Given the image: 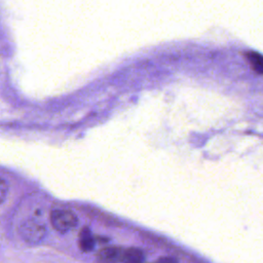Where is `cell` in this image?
I'll return each instance as SVG.
<instances>
[{
    "label": "cell",
    "instance_id": "obj_2",
    "mask_svg": "<svg viewBox=\"0 0 263 263\" xmlns=\"http://www.w3.org/2000/svg\"><path fill=\"white\" fill-rule=\"evenodd\" d=\"M20 233L26 242L38 243L44 238L46 234V228L44 224L38 220L29 219L21 225Z\"/></svg>",
    "mask_w": 263,
    "mask_h": 263
},
{
    "label": "cell",
    "instance_id": "obj_6",
    "mask_svg": "<svg viewBox=\"0 0 263 263\" xmlns=\"http://www.w3.org/2000/svg\"><path fill=\"white\" fill-rule=\"evenodd\" d=\"M246 55L253 71L256 72L258 75H261L263 72V61L261 54L256 51H249Z\"/></svg>",
    "mask_w": 263,
    "mask_h": 263
},
{
    "label": "cell",
    "instance_id": "obj_1",
    "mask_svg": "<svg viewBox=\"0 0 263 263\" xmlns=\"http://www.w3.org/2000/svg\"><path fill=\"white\" fill-rule=\"evenodd\" d=\"M50 223L57 231L66 233L77 225L78 219L77 216L68 209H54L50 213Z\"/></svg>",
    "mask_w": 263,
    "mask_h": 263
},
{
    "label": "cell",
    "instance_id": "obj_8",
    "mask_svg": "<svg viewBox=\"0 0 263 263\" xmlns=\"http://www.w3.org/2000/svg\"><path fill=\"white\" fill-rule=\"evenodd\" d=\"M154 263H178V261H177V259H175L173 257H160Z\"/></svg>",
    "mask_w": 263,
    "mask_h": 263
},
{
    "label": "cell",
    "instance_id": "obj_3",
    "mask_svg": "<svg viewBox=\"0 0 263 263\" xmlns=\"http://www.w3.org/2000/svg\"><path fill=\"white\" fill-rule=\"evenodd\" d=\"M124 249L121 247H106L96 254L98 263H120L123 259Z\"/></svg>",
    "mask_w": 263,
    "mask_h": 263
},
{
    "label": "cell",
    "instance_id": "obj_4",
    "mask_svg": "<svg viewBox=\"0 0 263 263\" xmlns=\"http://www.w3.org/2000/svg\"><path fill=\"white\" fill-rule=\"evenodd\" d=\"M78 246H79V249L84 253H88L93 250L95 238L88 227H83L80 230L79 237H78Z\"/></svg>",
    "mask_w": 263,
    "mask_h": 263
},
{
    "label": "cell",
    "instance_id": "obj_5",
    "mask_svg": "<svg viewBox=\"0 0 263 263\" xmlns=\"http://www.w3.org/2000/svg\"><path fill=\"white\" fill-rule=\"evenodd\" d=\"M145 255L144 252L139 248H127L124 249L122 263H144Z\"/></svg>",
    "mask_w": 263,
    "mask_h": 263
},
{
    "label": "cell",
    "instance_id": "obj_7",
    "mask_svg": "<svg viewBox=\"0 0 263 263\" xmlns=\"http://www.w3.org/2000/svg\"><path fill=\"white\" fill-rule=\"evenodd\" d=\"M8 192V186L6 182L0 178V203L5 199Z\"/></svg>",
    "mask_w": 263,
    "mask_h": 263
}]
</instances>
